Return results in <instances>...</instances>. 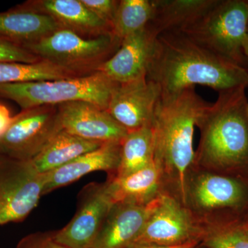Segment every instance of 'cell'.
I'll return each instance as SVG.
<instances>
[{
    "instance_id": "cell-21",
    "label": "cell",
    "mask_w": 248,
    "mask_h": 248,
    "mask_svg": "<svg viewBox=\"0 0 248 248\" xmlns=\"http://www.w3.org/2000/svg\"><path fill=\"white\" fill-rule=\"evenodd\" d=\"M102 144L62 130L37 156L30 160V162L37 172L46 174L97 149Z\"/></svg>"
},
{
    "instance_id": "cell-4",
    "label": "cell",
    "mask_w": 248,
    "mask_h": 248,
    "mask_svg": "<svg viewBox=\"0 0 248 248\" xmlns=\"http://www.w3.org/2000/svg\"><path fill=\"white\" fill-rule=\"evenodd\" d=\"M185 205L203 231L248 222V180L193 169Z\"/></svg>"
},
{
    "instance_id": "cell-27",
    "label": "cell",
    "mask_w": 248,
    "mask_h": 248,
    "mask_svg": "<svg viewBox=\"0 0 248 248\" xmlns=\"http://www.w3.org/2000/svg\"><path fill=\"white\" fill-rule=\"evenodd\" d=\"M16 248H68L54 239L53 232H37L24 236Z\"/></svg>"
},
{
    "instance_id": "cell-1",
    "label": "cell",
    "mask_w": 248,
    "mask_h": 248,
    "mask_svg": "<svg viewBox=\"0 0 248 248\" xmlns=\"http://www.w3.org/2000/svg\"><path fill=\"white\" fill-rule=\"evenodd\" d=\"M147 79L159 88L160 98L196 85L217 92L248 86V69L201 46L179 31L160 34Z\"/></svg>"
},
{
    "instance_id": "cell-23",
    "label": "cell",
    "mask_w": 248,
    "mask_h": 248,
    "mask_svg": "<svg viewBox=\"0 0 248 248\" xmlns=\"http://www.w3.org/2000/svg\"><path fill=\"white\" fill-rule=\"evenodd\" d=\"M78 77L81 76L45 60L32 63L0 62V84L51 81Z\"/></svg>"
},
{
    "instance_id": "cell-12",
    "label": "cell",
    "mask_w": 248,
    "mask_h": 248,
    "mask_svg": "<svg viewBox=\"0 0 248 248\" xmlns=\"http://www.w3.org/2000/svg\"><path fill=\"white\" fill-rule=\"evenodd\" d=\"M160 91L147 78L118 84L107 111L128 132L152 125Z\"/></svg>"
},
{
    "instance_id": "cell-15",
    "label": "cell",
    "mask_w": 248,
    "mask_h": 248,
    "mask_svg": "<svg viewBox=\"0 0 248 248\" xmlns=\"http://www.w3.org/2000/svg\"><path fill=\"white\" fill-rule=\"evenodd\" d=\"M156 199L146 205L114 204L89 248H125L133 244L144 228Z\"/></svg>"
},
{
    "instance_id": "cell-8",
    "label": "cell",
    "mask_w": 248,
    "mask_h": 248,
    "mask_svg": "<svg viewBox=\"0 0 248 248\" xmlns=\"http://www.w3.org/2000/svg\"><path fill=\"white\" fill-rule=\"evenodd\" d=\"M45 182L30 161L0 155V226L25 219L44 196Z\"/></svg>"
},
{
    "instance_id": "cell-2",
    "label": "cell",
    "mask_w": 248,
    "mask_h": 248,
    "mask_svg": "<svg viewBox=\"0 0 248 248\" xmlns=\"http://www.w3.org/2000/svg\"><path fill=\"white\" fill-rule=\"evenodd\" d=\"M210 104L195 87L188 88L160 98L153 117L154 159L161 173L164 192L184 205L186 183L195 162V128Z\"/></svg>"
},
{
    "instance_id": "cell-7",
    "label": "cell",
    "mask_w": 248,
    "mask_h": 248,
    "mask_svg": "<svg viewBox=\"0 0 248 248\" xmlns=\"http://www.w3.org/2000/svg\"><path fill=\"white\" fill-rule=\"evenodd\" d=\"M121 43L122 40L112 32L89 38L59 29L25 48L42 60L84 76L97 72L117 52Z\"/></svg>"
},
{
    "instance_id": "cell-24",
    "label": "cell",
    "mask_w": 248,
    "mask_h": 248,
    "mask_svg": "<svg viewBox=\"0 0 248 248\" xmlns=\"http://www.w3.org/2000/svg\"><path fill=\"white\" fill-rule=\"evenodd\" d=\"M153 12V0H121L112 21V32L122 40L143 30L151 20Z\"/></svg>"
},
{
    "instance_id": "cell-10",
    "label": "cell",
    "mask_w": 248,
    "mask_h": 248,
    "mask_svg": "<svg viewBox=\"0 0 248 248\" xmlns=\"http://www.w3.org/2000/svg\"><path fill=\"white\" fill-rule=\"evenodd\" d=\"M203 230L190 210L172 195H160L141 234L134 243L172 246L200 244Z\"/></svg>"
},
{
    "instance_id": "cell-28",
    "label": "cell",
    "mask_w": 248,
    "mask_h": 248,
    "mask_svg": "<svg viewBox=\"0 0 248 248\" xmlns=\"http://www.w3.org/2000/svg\"><path fill=\"white\" fill-rule=\"evenodd\" d=\"M81 1L93 14L112 26L119 1H115V0H81Z\"/></svg>"
},
{
    "instance_id": "cell-6",
    "label": "cell",
    "mask_w": 248,
    "mask_h": 248,
    "mask_svg": "<svg viewBox=\"0 0 248 248\" xmlns=\"http://www.w3.org/2000/svg\"><path fill=\"white\" fill-rule=\"evenodd\" d=\"M179 31L212 53L246 68L248 0H217L205 14Z\"/></svg>"
},
{
    "instance_id": "cell-16",
    "label": "cell",
    "mask_w": 248,
    "mask_h": 248,
    "mask_svg": "<svg viewBox=\"0 0 248 248\" xmlns=\"http://www.w3.org/2000/svg\"><path fill=\"white\" fill-rule=\"evenodd\" d=\"M21 6L45 14L66 29L89 38L112 32V26L104 22L86 8L81 0H35Z\"/></svg>"
},
{
    "instance_id": "cell-3",
    "label": "cell",
    "mask_w": 248,
    "mask_h": 248,
    "mask_svg": "<svg viewBox=\"0 0 248 248\" xmlns=\"http://www.w3.org/2000/svg\"><path fill=\"white\" fill-rule=\"evenodd\" d=\"M246 87L218 93L201 117L193 169L248 180V102Z\"/></svg>"
},
{
    "instance_id": "cell-29",
    "label": "cell",
    "mask_w": 248,
    "mask_h": 248,
    "mask_svg": "<svg viewBox=\"0 0 248 248\" xmlns=\"http://www.w3.org/2000/svg\"><path fill=\"white\" fill-rule=\"evenodd\" d=\"M14 117L11 115L9 109L0 103V138L7 131Z\"/></svg>"
},
{
    "instance_id": "cell-22",
    "label": "cell",
    "mask_w": 248,
    "mask_h": 248,
    "mask_svg": "<svg viewBox=\"0 0 248 248\" xmlns=\"http://www.w3.org/2000/svg\"><path fill=\"white\" fill-rule=\"evenodd\" d=\"M155 162L152 125L128 132L121 142L120 161L113 177H123Z\"/></svg>"
},
{
    "instance_id": "cell-25",
    "label": "cell",
    "mask_w": 248,
    "mask_h": 248,
    "mask_svg": "<svg viewBox=\"0 0 248 248\" xmlns=\"http://www.w3.org/2000/svg\"><path fill=\"white\" fill-rule=\"evenodd\" d=\"M200 246L202 248H248V222L205 229Z\"/></svg>"
},
{
    "instance_id": "cell-31",
    "label": "cell",
    "mask_w": 248,
    "mask_h": 248,
    "mask_svg": "<svg viewBox=\"0 0 248 248\" xmlns=\"http://www.w3.org/2000/svg\"><path fill=\"white\" fill-rule=\"evenodd\" d=\"M244 53L246 59L248 60V31L247 35H246V39L244 43Z\"/></svg>"
},
{
    "instance_id": "cell-17",
    "label": "cell",
    "mask_w": 248,
    "mask_h": 248,
    "mask_svg": "<svg viewBox=\"0 0 248 248\" xmlns=\"http://www.w3.org/2000/svg\"><path fill=\"white\" fill-rule=\"evenodd\" d=\"M121 142L103 143L97 149L81 155L62 167L46 173L44 195L73 184L95 171H105L113 175L120 161Z\"/></svg>"
},
{
    "instance_id": "cell-19",
    "label": "cell",
    "mask_w": 248,
    "mask_h": 248,
    "mask_svg": "<svg viewBox=\"0 0 248 248\" xmlns=\"http://www.w3.org/2000/svg\"><path fill=\"white\" fill-rule=\"evenodd\" d=\"M114 203L146 205L164 193V184L155 162L123 177L108 176L107 182Z\"/></svg>"
},
{
    "instance_id": "cell-18",
    "label": "cell",
    "mask_w": 248,
    "mask_h": 248,
    "mask_svg": "<svg viewBox=\"0 0 248 248\" xmlns=\"http://www.w3.org/2000/svg\"><path fill=\"white\" fill-rule=\"evenodd\" d=\"M59 29L51 17L25 9L21 5L0 13V38L24 48Z\"/></svg>"
},
{
    "instance_id": "cell-26",
    "label": "cell",
    "mask_w": 248,
    "mask_h": 248,
    "mask_svg": "<svg viewBox=\"0 0 248 248\" xmlns=\"http://www.w3.org/2000/svg\"><path fill=\"white\" fill-rule=\"evenodd\" d=\"M41 60L22 46L0 38V62L32 63Z\"/></svg>"
},
{
    "instance_id": "cell-32",
    "label": "cell",
    "mask_w": 248,
    "mask_h": 248,
    "mask_svg": "<svg viewBox=\"0 0 248 248\" xmlns=\"http://www.w3.org/2000/svg\"><path fill=\"white\" fill-rule=\"evenodd\" d=\"M192 248H202L201 247V246H200V244H199L198 246H195V247H194Z\"/></svg>"
},
{
    "instance_id": "cell-13",
    "label": "cell",
    "mask_w": 248,
    "mask_h": 248,
    "mask_svg": "<svg viewBox=\"0 0 248 248\" xmlns=\"http://www.w3.org/2000/svg\"><path fill=\"white\" fill-rule=\"evenodd\" d=\"M62 130L89 141L122 142L128 131L108 112L91 103L78 101L58 106Z\"/></svg>"
},
{
    "instance_id": "cell-9",
    "label": "cell",
    "mask_w": 248,
    "mask_h": 248,
    "mask_svg": "<svg viewBox=\"0 0 248 248\" xmlns=\"http://www.w3.org/2000/svg\"><path fill=\"white\" fill-rule=\"evenodd\" d=\"M62 130L58 106L22 110L0 138V155L30 161Z\"/></svg>"
},
{
    "instance_id": "cell-20",
    "label": "cell",
    "mask_w": 248,
    "mask_h": 248,
    "mask_svg": "<svg viewBox=\"0 0 248 248\" xmlns=\"http://www.w3.org/2000/svg\"><path fill=\"white\" fill-rule=\"evenodd\" d=\"M217 0H153L154 12L148 27L156 36L180 31L205 14Z\"/></svg>"
},
{
    "instance_id": "cell-11",
    "label": "cell",
    "mask_w": 248,
    "mask_h": 248,
    "mask_svg": "<svg viewBox=\"0 0 248 248\" xmlns=\"http://www.w3.org/2000/svg\"><path fill=\"white\" fill-rule=\"evenodd\" d=\"M114 204L107 182L88 184L80 192L76 215L53 231L54 239L68 248H89Z\"/></svg>"
},
{
    "instance_id": "cell-30",
    "label": "cell",
    "mask_w": 248,
    "mask_h": 248,
    "mask_svg": "<svg viewBox=\"0 0 248 248\" xmlns=\"http://www.w3.org/2000/svg\"><path fill=\"white\" fill-rule=\"evenodd\" d=\"M200 244L193 243V244H189L183 245L179 246H172V247H166V246H156L154 244H140V243H133L128 247L125 248H192L195 246H198Z\"/></svg>"
},
{
    "instance_id": "cell-5",
    "label": "cell",
    "mask_w": 248,
    "mask_h": 248,
    "mask_svg": "<svg viewBox=\"0 0 248 248\" xmlns=\"http://www.w3.org/2000/svg\"><path fill=\"white\" fill-rule=\"evenodd\" d=\"M117 84L97 71L68 79L0 84V98L14 101L22 110L82 101L107 110Z\"/></svg>"
},
{
    "instance_id": "cell-14",
    "label": "cell",
    "mask_w": 248,
    "mask_h": 248,
    "mask_svg": "<svg viewBox=\"0 0 248 248\" xmlns=\"http://www.w3.org/2000/svg\"><path fill=\"white\" fill-rule=\"evenodd\" d=\"M157 37L148 27L127 36L117 52L97 71L117 84L147 78Z\"/></svg>"
}]
</instances>
